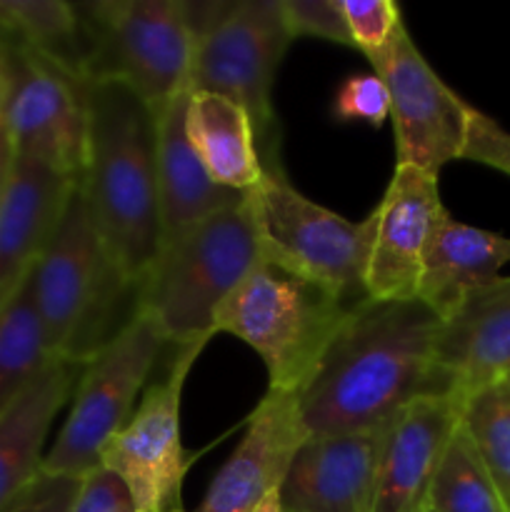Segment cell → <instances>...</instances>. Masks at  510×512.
<instances>
[{"instance_id": "1", "label": "cell", "mask_w": 510, "mask_h": 512, "mask_svg": "<svg viewBox=\"0 0 510 512\" xmlns=\"http://www.w3.org/2000/svg\"><path fill=\"white\" fill-rule=\"evenodd\" d=\"M440 328L418 298L355 305L298 393L308 438L375 433L415 400L453 398L438 365Z\"/></svg>"}, {"instance_id": "26", "label": "cell", "mask_w": 510, "mask_h": 512, "mask_svg": "<svg viewBox=\"0 0 510 512\" xmlns=\"http://www.w3.org/2000/svg\"><path fill=\"white\" fill-rule=\"evenodd\" d=\"M463 428L510 508V398L503 385L493 383L465 400Z\"/></svg>"}, {"instance_id": "28", "label": "cell", "mask_w": 510, "mask_h": 512, "mask_svg": "<svg viewBox=\"0 0 510 512\" xmlns=\"http://www.w3.org/2000/svg\"><path fill=\"white\" fill-rule=\"evenodd\" d=\"M290 38H320L335 45H350L343 0H280Z\"/></svg>"}, {"instance_id": "14", "label": "cell", "mask_w": 510, "mask_h": 512, "mask_svg": "<svg viewBox=\"0 0 510 512\" xmlns=\"http://www.w3.org/2000/svg\"><path fill=\"white\" fill-rule=\"evenodd\" d=\"M298 393L268 390L250 413L243 440L215 473L195 512H255L280 488L295 450L305 443Z\"/></svg>"}, {"instance_id": "25", "label": "cell", "mask_w": 510, "mask_h": 512, "mask_svg": "<svg viewBox=\"0 0 510 512\" xmlns=\"http://www.w3.org/2000/svg\"><path fill=\"white\" fill-rule=\"evenodd\" d=\"M433 512H510L460 418L430 490Z\"/></svg>"}, {"instance_id": "20", "label": "cell", "mask_w": 510, "mask_h": 512, "mask_svg": "<svg viewBox=\"0 0 510 512\" xmlns=\"http://www.w3.org/2000/svg\"><path fill=\"white\" fill-rule=\"evenodd\" d=\"M83 365L53 358L0 413V512L40 478L53 420L73 398Z\"/></svg>"}, {"instance_id": "19", "label": "cell", "mask_w": 510, "mask_h": 512, "mask_svg": "<svg viewBox=\"0 0 510 512\" xmlns=\"http://www.w3.org/2000/svg\"><path fill=\"white\" fill-rule=\"evenodd\" d=\"M190 93L193 90H185L163 108L153 110L155 173H158L163 240L243 200V193L220 188L210 178L190 143L188 128H185Z\"/></svg>"}, {"instance_id": "33", "label": "cell", "mask_w": 510, "mask_h": 512, "mask_svg": "<svg viewBox=\"0 0 510 512\" xmlns=\"http://www.w3.org/2000/svg\"><path fill=\"white\" fill-rule=\"evenodd\" d=\"M15 160H18V155H15L13 140H10V133L8 128H5V123L0 120V203H3L5 193H8L10 178H13V170H15Z\"/></svg>"}, {"instance_id": "29", "label": "cell", "mask_w": 510, "mask_h": 512, "mask_svg": "<svg viewBox=\"0 0 510 512\" xmlns=\"http://www.w3.org/2000/svg\"><path fill=\"white\" fill-rule=\"evenodd\" d=\"M333 113L338 120H363L368 125H383L390 115V95L375 73L350 75L338 90Z\"/></svg>"}, {"instance_id": "6", "label": "cell", "mask_w": 510, "mask_h": 512, "mask_svg": "<svg viewBox=\"0 0 510 512\" xmlns=\"http://www.w3.org/2000/svg\"><path fill=\"white\" fill-rule=\"evenodd\" d=\"M263 175L248 195L263 258L313 280L345 305L365 303L373 213L360 223L305 198L288 180L278 153L268 150Z\"/></svg>"}, {"instance_id": "2", "label": "cell", "mask_w": 510, "mask_h": 512, "mask_svg": "<svg viewBox=\"0 0 510 512\" xmlns=\"http://www.w3.org/2000/svg\"><path fill=\"white\" fill-rule=\"evenodd\" d=\"M78 183L110 258L138 288L163 245L153 110L113 80L88 88V153Z\"/></svg>"}, {"instance_id": "7", "label": "cell", "mask_w": 510, "mask_h": 512, "mask_svg": "<svg viewBox=\"0 0 510 512\" xmlns=\"http://www.w3.org/2000/svg\"><path fill=\"white\" fill-rule=\"evenodd\" d=\"M78 10L90 45V83L125 85L150 110L193 90L195 28L185 0H100Z\"/></svg>"}, {"instance_id": "27", "label": "cell", "mask_w": 510, "mask_h": 512, "mask_svg": "<svg viewBox=\"0 0 510 512\" xmlns=\"http://www.w3.org/2000/svg\"><path fill=\"white\" fill-rule=\"evenodd\" d=\"M350 48H358L373 65V73L393 48L395 38L405 28L400 8L390 0H343Z\"/></svg>"}, {"instance_id": "18", "label": "cell", "mask_w": 510, "mask_h": 512, "mask_svg": "<svg viewBox=\"0 0 510 512\" xmlns=\"http://www.w3.org/2000/svg\"><path fill=\"white\" fill-rule=\"evenodd\" d=\"M438 365L460 405L510 370V278L470 295L440 328Z\"/></svg>"}, {"instance_id": "22", "label": "cell", "mask_w": 510, "mask_h": 512, "mask_svg": "<svg viewBox=\"0 0 510 512\" xmlns=\"http://www.w3.org/2000/svg\"><path fill=\"white\" fill-rule=\"evenodd\" d=\"M188 138L210 178L233 193H250L263 175L248 110L235 100L193 90L185 118Z\"/></svg>"}, {"instance_id": "12", "label": "cell", "mask_w": 510, "mask_h": 512, "mask_svg": "<svg viewBox=\"0 0 510 512\" xmlns=\"http://www.w3.org/2000/svg\"><path fill=\"white\" fill-rule=\"evenodd\" d=\"M375 75L390 95L395 165L438 175L450 160H460L473 108L438 78L408 28L400 30Z\"/></svg>"}, {"instance_id": "16", "label": "cell", "mask_w": 510, "mask_h": 512, "mask_svg": "<svg viewBox=\"0 0 510 512\" xmlns=\"http://www.w3.org/2000/svg\"><path fill=\"white\" fill-rule=\"evenodd\" d=\"M385 430L305 438L278 488L283 510L373 512L375 468Z\"/></svg>"}, {"instance_id": "9", "label": "cell", "mask_w": 510, "mask_h": 512, "mask_svg": "<svg viewBox=\"0 0 510 512\" xmlns=\"http://www.w3.org/2000/svg\"><path fill=\"white\" fill-rule=\"evenodd\" d=\"M168 340L143 313L83 365L70 398V413L45 453L40 475L83 478L100 465L103 445L135 413V400L153 375Z\"/></svg>"}, {"instance_id": "36", "label": "cell", "mask_w": 510, "mask_h": 512, "mask_svg": "<svg viewBox=\"0 0 510 512\" xmlns=\"http://www.w3.org/2000/svg\"><path fill=\"white\" fill-rule=\"evenodd\" d=\"M498 383H500V385H503V390H505V393H508V398H510V370H508V373H505V375H503V378H500V380H498Z\"/></svg>"}, {"instance_id": "4", "label": "cell", "mask_w": 510, "mask_h": 512, "mask_svg": "<svg viewBox=\"0 0 510 512\" xmlns=\"http://www.w3.org/2000/svg\"><path fill=\"white\" fill-rule=\"evenodd\" d=\"M263 260L248 195L163 240L138 283V313L148 315L170 345L215 335V313Z\"/></svg>"}, {"instance_id": "15", "label": "cell", "mask_w": 510, "mask_h": 512, "mask_svg": "<svg viewBox=\"0 0 510 512\" xmlns=\"http://www.w3.org/2000/svg\"><path fill=\"white\" fill-rule=\"evenodd\" d=\"M463 418L455 398H423L388 425L375 468L373 512H428L440 460Z\"/></svg>"}, {"instance_id": "34", "label": "cell", "mask_w": 510, "mask_h": 512, "mask_svg": "<svg viewBox=\"0 0 510 512\" xmlns=\"http://www.w3.org/2000/svg\"><path fill=\"white\" fill-rule=\"evenodd\" d=\"M8 75H10V43L5 35H0V115H3L5 93H8Z\"/></svg>"}, {"instance_id": "24", "label": "cell", "mask_w": 510, "mask_h": 512, "mask_svg": "<svg viewBox=\"0 0 510 512\" xmlns=\"http://www.w3.org/2000/svg\"><path fill=\"white\" fill-rule=\"evenodd\" d=\"M50 360L53 355L45 343L30 283L25 280L23 288L0 310V413L15 403Z\"/></svg>"}, {"instance_id": "13", "label": "cell", "mask_w": 510, "mask_h": 512, "mask_svg": "<svg viewBox=\"0 0 510 512\" xmlns=\"http://www.w3.org/2000/svg\"><path fill=\"white\" fill-rule=\"evenodd\" d=\"M438 175L395 165L378 208L365 288L370 300H405L418 293L425 250L443 218Z\"/></svg>"}, {"instance_id": "11", "label": "cell", "mask_w": 510, "mask_h": 512, "mask_svg": "<svg viewBox=\"0 0 510 512\" xmlns=\"http://www.w3.org/2000/svg\"><path fill=\"white\" fill-rule=\"evenodd\" d=\"M88 88V80L63 65L10 43L8 93L0 120L15 155L80 178L88 153Z\"/></svg>"}, {"instance_id": "32", "label": "cell", "mask_w": 510, "mask_h": 512, "mask_svg": "<svg viewBox=\"0 0 510 512\" xmlns=\"http://www.w3.org/2000/svg\"><path fill=\"white\" fill-rule=\"evenodd\" d=\"M80 480L83 478H50V475H40L3 512H70L75 498H78Z\"/></svg>"}, {"instance_id": "3", "label": "cell", "mask_w": 510, "mask_h": 512, "mask_svg": "<svg viewBox=\"0 0 510 512\" xmlns=\"http://www.w3.org/2000/svg\"><path fill=\"white\" fill-rule=\"evenodd\" d=\"M28 283L50 355L68 363L93 360L138 313V288L110 258L80 183Z\"/></svg>"}, {"instance_id": "8", "label": "cell", "mask_w": 510, "mask_h": 512, "mask_svg": "<svg viewBox=\"0 0 510 512\" xmlns=\"http://www.w3.org/2000/svg\"><path fill=\"white\" fill-rule=\"evenodd\" d=\"M195 28V60L190 88L235 100L248 110L255 140L273 150V83L293 43L280 0L188 3ZM260 153V155H263Z\"/></svg>"}, {"instance_id": "10", "label": "cell", "mask_w": 510, "mask_h": 512, "mask_svg": "<svg viewBox=\"0 0 510 512\" xmlns=\"http://www.w3.org/2000/svg\"><path fill=\"white\" fill-rule=\"evenodd\" d=\"M205 345H178L165 378L143 390L128 423L100 450V465L123 480L138 512H185L183 480L198 455L183 445L180 398Z\"/></svg>"}, {"instance_id": "30", "label": "cell", "mask_w": 510, "mask_h": 512, "mask_svg": "<svg viewBox=\"0 0 510 512\" xmlns=\"http://www.w3.org/2000/svg\"><path fill=\"white\" fill-rule=\"evenodd\" d=\"M460 160L488 165L498 173L510 175V133L500 128L493 118L473 108Z\"/></svg>"}, {"instance_id": "37", "label": "cell", "mask_w": 510, "mask_h": 512, "mask_svg": "<svg viewBox=\"0 0 510 512\" xmlns=\"http://www.w3.org/2000/svg\"><path fill=\"white\" fill-rule=\"evenodd\" d=\"M428 512H433V510H430V508H428Z\"/></svg>"}, {"instance_id": "5", "label": "cell", "mask_w": 510, "mask_h": 512, "mask_svg": "<svg viewBox=\"0 0 510 512\" xmlns=\"http://www.w3.org/2000/svg\"><path fill=\"white\" fill-rule=\"evenodd\" d=\"M350 310L313 280L263 258L220 305L213 330L260 355L270 390L300 393Z\"/></svg>"}, {"instance_id": "31", "label": "cell", "mask_w": 510, "mask_h": 512, "mask_svg": "<svg viewBox=\"0 0 510 512\" xmlns=\"http://www.w3.org/2000/svg\"><path fill=\"white\" fill-rule=\"evenodd\" d=\"M70 512H138V508L123 480L98 465L80 480L78 498Z\"/></svg>"}, {"instance_id": "35", "label": "cell", "mask_w": 510, "mask_h": 512, "mask_svg": "<svg viewBox=\"0 0 510 512\" xmlns=\"http://www.w3.org/2000/svg\"><path fill=\"white\" fill-rule=\"evenodd\" d=\"M255 512H285L283 505H280V498H278V490L275 493H270L268 498L263 500V503L258 505V510Z\"/></svg>"}, {"instance_id": "21", "label": "cell", "mask_w": 510, "mask_h": 512, "mask_svg": "<svg viewBox=\"0 0 510 512\" xmlns=\"http://www.w3.org/2000/svg\"><path fill=\"white\" fill-rule=\"evenodd\" d=\"M508 263L510 238L458 223L445 210L425 250L415 298L445 323L470 295L495 283Z\"/></svg>"}, {"instance_id": "17", "label": "cell", "mask_w": 510, "mask_h": 512, "mask_svg": "<svg viewBox=\"0 0 510 512\" xmlns=\"http://www.w3.org/2000/svg\"><path fill=\"white\" fill-rule=\"evenodd\" d=\"M78 178L35 160H15L0 203V310L33 273L65 213Z\"/></svg>"}, {"instance_id": "23", "label": "cell", "mask_w": 510, "mask_h": 512, "mask_svg": "<svg viewBox=\"0 0 510 512\" xmlns=\"http://www.w3.org/2000/svg\"><path fill=\"white\" fill-rule=\"evenodd\" d=\"M0 35L90 83V45L78 5L63 0H0Z\"/></svg>"}]
</instances>
